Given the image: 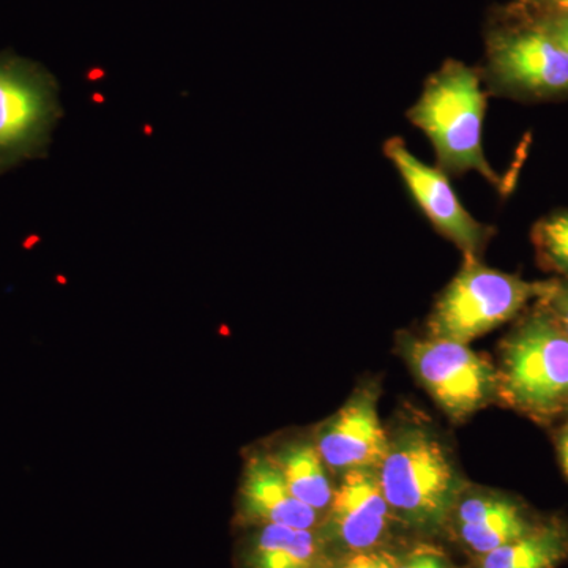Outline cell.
Masks as SVG:
<instances>
[{"mask_svg":"<svg viewBox=\"0 0 568 568\" xmlns=\"http://www.w3.org/2000/svg\"><path fill=\"white\" fill-rule=\"evenodd\" d=\"M381 487L406 532L422 538L447 534L465 480L444 440L428 426L403 425L388 436Z\"/></svg>","mask_w":568,"mask_h":568,"instance_id":"obj_1","label":"cell"},{"mask_svg":"<svg viewBox=\"0 0 568 568\" xmlns=\"http://www.w3.org/2000/svg\"><path fill=\"white\" fill-rule=\"evenodd\" d=\"M497 403L549 424L568 414V336L537 304L499 347Z\"/></svg>","mask_w":568,"mask_h":568,"instance_id":"obj_2","label":"cell"},{"mask_svg":"<svg viewBox=\"0 0 568 568\" xmlns=\"http://www.w3.org/2000/svg\"><path fill=\"white\" fill-rule=\"evenodd\" d=\"M485 111L487 93L477 71L465 63L447 61L426 80L406 118L432 141L443 173L477 171L503 189V179L489 166L484 152Z\"/></svg>","mask_w":568,"mask_h":568,"instance_id":"obj_3","label":"cell"},{"mask_svg":"<svg viewBox=\"0 0 568 568\" xmlns=\"http://www.w3.org/2000/svg\"><path fill=\"white\" fill-rule=\"evenodd\" d=\"M552 280L528 282L465 260L462 271L440 293L428 317L429 338L469 345L478 336L515 320L530 302L551 290Z\"/></svg>","mask_w":568,"mask_h":568,"instance_id":"obj_4","label":"cell"},{"mask_svg":"<svg viewBox=\"0 0 568 568\" xmlns=\"http://www.w3.org/2000/svg\"><path fill=\"white\" fill-rule=\"evenodd\" d=\"M399 347L418 384L452 422L497 403L496 365L469 345L403 335Z\"/></svg>","mask_w":568,"mask_h":568,"instance_id":"obj_5","label":"cell"},{"mask_svg":"<svg viewBox=\"0 0 568 568\" xmlns=\"http://www.w3.org/2000/svg\"><path fill=\"white\" fill-rule=\"evenodd\" d=\"M487 78L497 95L518 102L568 100V52L530 20L489 33Z\"/></svg>","mask_w":568,"mask_h":568,"instance_id":"obj_6","label":"cell"},{"mask_svg":"<svg viewBox=\"0 0 568 568\" xmlns=\"http://www.w3.org/2000/svg\"><path fill=\"white\" fill-rule=\"evenodd\" d=\"M317 530L338 558L394 548L396 532L405 529L388 506L377 469H355L339 477L334 499Z\"/></svg>","mask_w":568,"mask_h":568,"instance_id":"obj_7","label":"cell"},{"mask_svg":"<svg viewBox=\"0 0 568 568\" xmlns=\"http://www.w3.org/2000/svg\"><path fill=\"white\" fill-rule=\"evenodd\" d=\"M59 115L50 77L21 61H0V166L43 148Z\"/></svg>","mask_w":568,"mask_h":568,"instance_id":"obj_8","label":"cell"},{"mask_svg":"<svg viewBox=\"0 0 568 568\" xmlns=\"http://www.w3.org/2000/svg\"><path fill=\"white\" fill-rule=\"evenodd\" d=\"M384 153L394 163L414 201L437 233L457 245L465 260H480L495 230L478 223L463 207L447 174L417 159L402 138H390L384 144Z\"/></svg>","mask_w":568,"mask_h":568,"instance_id":"obj_9","label":"cell"},{"mask_svg":"<svg viewBox=\"0 0 568 568\" xmlns=\"http://www.w3.org/2000/svg\"><path fill=\"white\" fill-rule=\"evenodd\" d=\"M377 402L379 388L373 383L364 384L321 428L316 447L336 476L355 469H379L386 458L388 435Z\"/></svg>","mask_w":568,"mask_h":568,"instance_id":"obj_10","label":"cell"},{"mask_svg":"<svg viewBox=\"0 0 568 568\" xmlns=\"http://www.w3.org/2000/svg\"><path fill=\"white\" fill-rule=\"evenodd\" d=\"M540 519L518 497L466 484L452 511L447 534L476 559L525 536Z\"/></svg>","mask_w":568,"mask_h":568,"instance_id":"obj_11","label":"cell"},{"mask_svg":"<svg viewBox=\"0 0 568 568\" xmlns=\"http://www.w3.org/2000/svg\"><path fill=\"white\" fill-rule=\"evenodd\" d=\"M241 499L245 517L256 525L315 530L323 523V514L290 491L271 455L254 457L246 466Z\"/></svg>","mask_w":568,"mask_h":568,"instance_id":"obj_12","label":"cell"},{"mask_svg":"<svg viewBox=\"0 0 568 568\" xmlns=\"http://www.w3.org/2000/svg\"><path fill=\"white\" fill-rule=\"evenodd\" d=\"M334 560L320 530L264 525L246 555V568H331Z\"/></svg>","mask_w":568,"mask_h":568,"instance_id":"obj_13","label":"cell"},{"mask_svg":"<svg viewBox=\"0 0 568 568\" xmlns=\"http://www.w3.org/2000/svg\"><path fill=\"white\" fill-rule=\"evenodd\" d=\"M568 560V521L552 517L525 536L474 560L473 568H559Z\"/></svg>","mask_w":568,"mask_h":568,"instance_id":"obj_14","label":"cell"},{"mask_svg":"<svg viewBox=\"0 0 568 568\" xmlns=\"http://www.w3.org/2000/svg\"><path fill=\"white\" fill-rule=\"evenodd\" d=\"M271 457L294 497L324 515L334 499L335 485L316 444H290Z\"/></svg>","mask_w":568,"mask_h":568,"instance_id":"obj_15","label":"cell"},{"mask_svg":"<svg viewBox=\"0 0 568 568\" xmlns=\"http://www.w3.org/2000/svg\"><path fill=\"white\" fill-rule=\"evenodd\" d=\"M530 242L540 267L568 280V209L541 216L530 231Z\"/></svg>","mask_w":568,"mask_h":568,"instance_id":"obj_16","label":"cell"},{"mask_svg":"<svg viewBox=\"0 0 568 568\" xmlns=\"http://www.w3.org/2000/svg\"><path fill=\"white\" fill-rule=\"evenodd\" d=\"M396 568H458L446 552L432 544H417L399 551Z\"/></svg>","mask_w":568,"mask_h":568,"instance_id":"obj_17","label":"cell"},{"mask_svg":"<svg viewBox=\"0 0 568 568\" xmlns=\"http://www.w3.org/2000/svg\"><path fill=\"white\" fill-rule=\"evenodd\" d=\"M399 551L396 548L372 549V551L351 552L335 558L331 568H396Z\"/></svg>","mask_w":568,"mask_h":568,"instance_id":"obj_18","label":"cell"},{"mask_svg":"<svg viewBox=\"0 0 568 568\" xmlns=\"http://www.w3.org/2000/svg\"><path fill=\"white\" fill-rule=\"evenodd\" d=\"M537 304L551 316L556 325L568 336V280H552L551 290L548 291Z\"/></svg>","mask_w":568,"mask_h":568,"instance_id":"obj_19","label":"cell"},{"mask_svg":"<svg viewBox=\"0 0 568 568\" xmlns=\"http://www.w3.org/2000/svg\"><path fill=\"white\" fill-rule=\"evenodd\" d=\"M529 20L536 22L549 39L568 52V13L545 11V13H537L536 17L529 18Z\"/></svg>","mask_w":568,"mask_h":568,"instance_id":"obj_20","label":"cell"},{"mask_svg":"<svg viewBox=\"0 0 568 568\" xmlns=\"http://www.w3.org/2000/svg\"><path fill=\"white\" fill-rule=\"evenodd\" d=\"M566 417V422L560 425L558 435H556V450H558L560 467L568 478V414Z\"/></svg>","mask_w":568,"mask_h":568,"instance_id":"obj_21","label":"cell"},{"mask_svg":"<svg viewBox=\"0 0 568 568\" xmlns=\"http://www.w3.org/2000/svg\"><path fill=\"white\" fill-rule=\"evenodd\" d=\"M526 6L532 7L537 13H545V11L568 13V0H526Z\"/></svg>","mask_w":568,"mask_h":568,"instance_id":"obj_22","label":"cell"}]
</instances>
